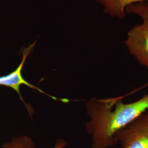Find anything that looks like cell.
<instances>
[{
    "instance_id": "obj_3",
    "label": "cell",
    "mask_w": 148,
    "mask_h": 148,
    "mask_svg": "<svg viewBox=\"0 0 148 148\" xmlns=\"http://www.w3.org/2000/svg\"><path fill=\"white\" fill-rule=\"evenodd\" d=\"M35 45V42L33 44L30 45L29 47L25 48V49H23L22 60H21V64L19 65V66L17 67V68L16 70H14L13 71L11 72L10 74H7L5 76H0V86L10 87L16 91V92L18 94L19 96L20 97V98L21 101L25 104V106L29 111L31 117H32V115L33 114L34 110L30 106H28L24 102V99L21 96V90H20L21 88H21V85H25L27 86L30 87L32 89L37 90L40 93H43L45 95H48L49 97L51 98L54 100H58V101H62L64 103L69 102V100H68L66 99H59V98H57L56 97H54L53 96L48 94L45 92L43 91L42 90H41L40 88H38L36 86L29 83L27 80L25 79H24V77H23V75H22L23 68L24 66V65L25 64L27 57L30 54V53H32L33 48Z\"/></svg>"
},
{
    "instance_id": "obj_1",
    "label": "cell",
    "mask_w": 148,
    "mask_h": 148,
    "mask_svg": "<svg viewBox=\"0 0 148 148\" xmlns=\"http://www.w3.org/2000/svg\"><path fill=\"white\" fill-rule=\"evenodd\" d=\"M123 97L98 99L93 98L86 104L90 120L86 123L92 136V148H110L117 143L115 135L122 128L148 110V95L131 103Z\"/></svg>"
},
{
    "instance_id": "obj_6",
    "label": "cell",
    "mask_w": 148,
    "mask_h": 148,
    "mask_svg": "<svg viewBox=\"0 0 148 148\" xmlns=\"http://www.w3.org/2000/svg\"><path fill=\"white\" fill-rule=\"evenodd\" d=\"M66 143L63 139H59L53 148H64ZM3 148H36L35 144L31 138L27 136H19L12 138L11 140L3 144Z\"/></svg>"
},
{
    "instance_id": "obj_5",
    "label": "cell",
    "mask_w": 148,
    "mask_h": 148,
    "mask_svg": "<svg viewBox=\"0 0 148 148\" xmlns=\"http://www.w3.org/2000/svg\"><path fill=\"white\" fill-rule=\"evenodd\" d=\"M104 7V12L112 18L123 19L126 16V9L134 3L148 2V0H95Z\"/></svg>"
},
{
    "instance_id": "obj_7",
    "label": "cell",
    "mask_w": 148,
    "mask_h": 148,
    "mask_svg": "<svg viewBox=\"0 0 148 148\" xmlns=\"http://www.w3.org/2000/svg\"><path fill=\"white\" fill-rule=\"evenodd\" d=\"M126 13L139 16L143 21H148V2H141L128 5L126 9Z\"/></svg>"
},
{
    "instance_id": "obj_8",
    "label": "cell",
    "mask_w": 148,
    "mask_h": 148,
    "mask_svg": "<svg viewBox=\"0 0 148 148\" xmlns=\"http://www.w3.org/2000/svg\"><path fill=\"white\" fill-rule=\"evenodd\" d=\"M147 86H148V82L147 83V84H146L145 85L143 86H142L141 88H144V87H147Z\"/></svg>"
},
{
    "instance_id": "obj_4",
    "label": "cell",
    "mask_w": 148,
    "mask_h": 148,
    "mask_svg": "<svg viewBox=\"0 0 148 148\" xmlns=\"http://www.w3.org/2000/svg\"><path fill=\"white\" fill-rule=\"evenodd\" d=\"M125 45L130 53L148 69V21H143L130 30Z\"/></svg>"
},
{
    "instance_id": "obj_2",
    "label": "cell",
    "mask_w": 148,
    "mask_h": 148,
    "mask_svg": "<svg viewBox=\"0 0 148 148\" xmlns=\"http://www.w3.org/2000/svg\"><path fill=\"white\" fill-rule=\"evenodd\" d=\"M121 148H148V110L117 132Z\"/></svg>"
}]
</instances>
